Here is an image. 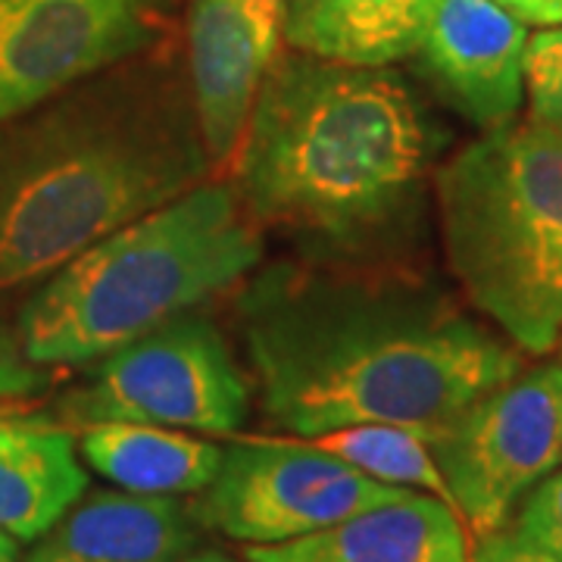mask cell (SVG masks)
Returning <instances> with one entry per match:
<instances>
[{"mask_svg": "<svg viewBox=\"0 0 562 562\" xmlns=\"http://www.w3.org/2000/svg\"><path fill=\"white\" fill-rule=\"evenodd\" d=\"M441 0H281V38L347 66H391L419 54Z\"/></svg>", "mask_w": 562, "mask_h": 562, "instance_id": "15", "label": "cell"}, {"mask_svg": "<svg viewBox=\"0 0 562 562\" xmlns=\"http://www.w3.org/2000/svg\"><path fill=\"white\" fill-rule=\"evenodd\" d=\"M528 116L562 125V25H550L525 44Z\"/></svg>", "mask_w": 562, "mask_h": 562, "instance_id": "18", "label": "cell"}, {"mask_svg": "<svg viewBox=\"0 0 562 562\" xmlns=\"http://www.w3.org/2000/svg\"><path fill=\"white\" fill-rule=\"evenodd\" d=\"M169 0H0V122L160 38Z\"/></svg>", "mask_w": 562, "mask_h": 562, "instance_id": "9", "label": "cell"}, {"mask_svg": "<svg viewBox=\"0 0 562 562\" xmlns=\"http://www.w3.org/2000/svg\"><path fill=\"white\" fill-rule=\"evenodd\" d=\"M428 157V122L397 72L294 50L262 76L235 191L254 222L362 250L413 210Z\"/></svg>", "mask_w": 562, "mask_h": 562, "instance_id": "3", "label": "cell"}, {"mask_svg": "<svg viewBox=\"0 0 562 562\" xmlns=\"http://www.w3.org/2000/svg\"><path fill=\"white\" fill-rule=\"evenodd\" d=\"M525 25H562V0H494Z\"/></svg>", "mask_w": 562, "mask_h": 562, "instance_id": "22", "label": "cell"}, {"mask_svg": "<svg viewBox=\"0 0 562 562\" xmlns=\"http://www.w3.org/2000/svg\"><path fill=\"white\" fill-rule=\"evenodd\" d=\"M76 428L94 422H144L210 435L238 431L250 413V384L220 328L181 313L101 357L60 403Z\"/></svg>", "mask_w": 562, "mask_h": 562, "instance_id": "6", "label": "cell"}, {"mask_svg": "<svg viewBox=\"0 0 562 562\" xmlns=\"http://www.w3.org/2000/svg\"><path fill=\"white\" fill-rule=\"evenodd\" d=\"M281 38V0H191V98L210 162L241 147L250 106Z\"/></svg>", "mask_w": 562, "mask_h": 562, "instance_id": "10", "label": "cell"}, {"mask_svg": "<svg viewBox=\"0 0 562 562\" xmlns=\"http://www.w3.org/2000/svg\"><path fill=\"white\" fill-rule=\"evenodd\" d=\"M516 528L562 562V469L550 472L519 501Z\"/></svg>", "mask_w": 562, "mask_h": 562, "instance_id": "19", "label": "cell"}, {"mask_svg": "<svg viewBox=\"0 0 562 562\" xmlns=\"http://www.w3.org/2000/svg\"><path fill=\"white\" fill-rule=\"evenodd\" d=\"M453 506L472 538L509 522L562 462V366H538L487 391L431 441Z\"/></svg>", "mask_w": 562, "mask_h": 562, "instance_id": "8", "label": "cell"}, {"mask_svg": "<svg viewBox=\"0 0 562 562\" xmlns=\"http://www.w3.org/2000/svg\"><path fill=\"white\" fill-rule=\"evenodd\" d=\"M269 419L316 438L397 425L431 443L522 357L409 281L272 266L238 301Z\"/></svg>", "mask_w": 562, "mask_h": 562, "instance_id": "1", "label": "cell"}, {"mask_svg": "<svg viewBox=\"0 0 562 562\" xmlns=\"http://www.w3.org/2000/svg\"><path fill=\"white\" fill-rule=\"evenodd\" d=\"M50 382L47 366H38L25 357L20 331H10L0 322V403L35 397Z\"/></svg>", "mask_w": 562, "mask_h": 562, "instance_id": "20", "label": "cell"}, {"mask_svg": "<svg viewBox=\"0 0 562 562\" xmlns=\"http://www.w3.org/2000/svg\"><path fill=\"white\" fill-rule=\"evenodd\" d=\"M191 547V513L176 497L98 491L44 531L25 562H181Z\"/></svg>", "mask_w": 562, "mask_h": 562, "instance_id": "13", "label": "cell"}, {"mask_svg": "<svg viewBox=\"0 0 562 562\" xmlns=\"http://www.w3.org/2000/svg\"><path fill=\"white\" fill-rule=\"evenodd\" d=\"M528 25L494 0H441L419 54L428 72L484 132L516 122L525 98Z\"/></svg>", "mask_w": 562, "mask_h": 562, "instance_id": "11", "label": "cell"}, {"mask_svg": "<svg viewBox=\"0 0 562 562\" xmlns=\"http://www.w3.org/2000/svg\"><path fill=\"white\" fill-rule=\"evenodd\" d=\"M301 441L338 457L375 482L425 491V494H435V497H441L443 503L453 506L450 487L443 482L438 460L431 453V443L409 428L350 425V428H335V431H325L316 438H301Z\"/></svg>", "mask_w": 562, "mask_h": 562, "instance_id": "17", "label": "cell"}, {"mask_svg": "<svg viewBox=\"0 0 562 562\" xmlns=\"http://www.w3.org/2000/svg\"><path fill=\"white\" fill-rule=\"evenodd\" d=\"M447 260L525 353L562 338V125L509 122L438 172Z\"/></svg>", "mask_w": 562, "mask_h": 562, "instance_id": "5", "label": "cell"}, {"mask_svg": "<svg viewBox=\"0 0 562 562\" xmlns=\"http://www.w3.org/2000/svg\"><path fill=\"white\" fill-rule=\"evenodd\" d=\"M181 562H247V560H235L222 550H198V553H184Z\"/></svg>", "mask_w": 562, "mask_h": 562, "instance_id": "23", "label": "cell"}, {"mask_svg": "<svg viewBox=\"0 0 562 562\" xmlns=\"http://www.w3.org/2000/svg\"><path fill=\"white\" fill-rule=\"evenodd\" d=\"M247 562H469L460 513L435 494L406 491L297 541L244 547Z\"/></svg>", "mask_w": 562, "mask_h": 562, "instance_id": "12", "label": "cell"}, {"mask_svg": "<svg viewBox=\"0 0 562 562\" xmlns=\"http://www.w3.org/2000/svg\"><path fill=\"white\" fill-rule=\"evenodd\" d=\"M413 487L382 484L313 443L247 438L222 447L216 479L191 506V519L241 543H284L397 501Z\"/></svg>", "mask_w": 562, "mask_h": 562, "instance_id": "7", "label": "cell"}, {"mask_svg": "<svg viewBox=\"0 0 562 562\" xmlns=\"http://www.w3.org/2000/svg\"><path fill=\"white\" fill-rule=\"evenodd\" d=\"M194 98L160 79H106L0 122V291L201 184Z\"/></svg>", "mask_w": 562, "mask_h": 562, "instance_id": "2", "label": "cell"}, {"mask_svg": "<svg viewBox=\"0 0 562 562\" xmlns=\"http://www.w3.org/2000/svg\"><path fill=\"white\" fill-rule=\"evenodd\" d=\"M469 562H557L543 547L525 538L522 531L513 528H494L482 538L472 541V560Z\"/></svg>", "mask_w": 562, "mask_h": 562, "instance_id": "21", "label": "cell"}, {"mask_svg": "<svg viewBox=\"0 0 562 562\" xmlns=\"http://www.w3.org/2000/svg\"><path fill=\"white\" fill-rule=\"evenodd\" d=\"M262 260L257 222L228 184H194L125 222L44 281L20 316L25 357L85 366L194 310Z\"/></svg>", "mask_w": 562, "mask_h": 562, "instance_id": "4", "label": "cell"}, {"mask_svg": "<svg viewBox=\"0 0 562 562\" xmlns=\"http://www.w3.org/2000/svg\"><path fill=\"white\" fill-rule=\"evenodd\" d=\"M0 562H20V547H16V538L0 531Z\"/></svg>", "mask_w": 562, "mask_h": 562, "instance_id": "24", "label": "cell"}, {"mask_svg": "<svg viewBox=\"0 0 562 562\" xmlns=\"http://www.w3.org/2000/svg\"><path fill=\"white\" fill-rule=\"evenodd\" d=\"M69 428L38 416H0V531L38 541L85 497L88 472Z\"/></svg>", "mask_w": 562, "mask_h": 562, "instance_id": "14", "label": "cell"}, {"mask_svg": "<svg viewBox=\"0 0 562 562\" xmlns=\"http://www.w3.org/2000/svg\"><path fill=\"white\" fill-rule=\"evenodd\" d=\"M79 453L106 482L147 497L201 494L222 465L220 443L144 422L85 425Z\"/></svg>", "mask_w": 562, "mask_h": 562, "instance_id": "16", "label": "cell"}]
</instances>
